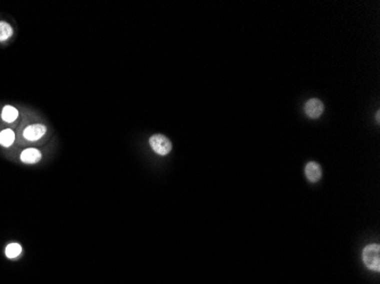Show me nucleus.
Instances as JSON below:
<instances>
[{
	"mask_svg": "<svg viewBox=\"0 0 380 284\" xmlns=\"http://www.w3.org/2000/svg\"><path fill=\"white\" fill-rule=\"evenodd\" d=\"M363 263L368 269L374 272L380 271V247L377 244L366 246L363 249Z\"/></svg>",
	"mask_w": 380,
	"mask_h": 284,
	"instance_id": "obj_1",
	"label": "nucleus"
},
{
	"mask_svg": "<svg viewBox=\"0 0 380 284\" xmlns=\"http://www.w3.org/2000/svg\"><path fill=\"white\" fill-rule=\"evenodd\" d=\"M152 149L160 156H166L172 150V142L163 134H154L150 139Z\"/></svg>",
	"mask_w": 380,
	"mask_h": 284,
	"instance_id": "obj_2",
	"label": "nucleus"
},
{
	"mask_svg": "<svg viewBox=\"0 0 380 284\" xmlns=\"http://www.w3.org/2000/svg\"><path fill=\"white\" fill-rule=\"evenodd\" d=\"M47 132V127L44 124H32L26 127L23 131V137L28 141H36L40 138H42Z\"/></svg>",
	"mask_w": 380,
	"mask_h": 284,
	"instance_id": "obj_3",
	"label": "nucleus"
},
{
	"mask_svg": "<svg viewBox=\"0 0 380 284\" xmlns=\"http://www.w3.org/2000/svg\"><path fill=\"white\" fill-rule=\"evenodd\" d=\"M41 159H42V155H41V152L38 149H36V148H28V149H24L20 155V160L23 164H26V165H33V164L39 163Z\"/></svg>",
	"mask_w": 380,
	"mask_h": 284,
	"instance_id": "obj_4",
	"label": "nucleus"
},
{
	"mask_svg": "<svg viewBox=\"0 0 380 284\" xmlns=\"http://www.w3.org/2000/svg\"><path fill=\"white\" fill-rule=\"evenodd\" d=\"M324 104L322 101L316 99V98H313V99H310L306 105H305V113H306L308 116L310 118H318L321 116V114L324 113Z\"/></svg>",
	"mask_w": 380,
	"mask_h": 284,
	"instance_id": "obj_5",
	"label": "nucleus"
},
{
	"mask_svg": "<svg viewBox=\"0 0 380 284\" xmlns=\"http://www.w3.org/2000/svg\"><path fill=\"white\" fill-rule=\"evenodd\" d=\"M322 175V171L321 167L318 163L316 162H310L306 164L305 166V176L306 179L312 183H316L319 182Z\"/></svg>",
	"mask_w": 380,
	"mask_h": 284,
	"instance_id": "obj_6",
	"label": "nucleus"
},
{
	"mask_svg": "<svg viewBox=\"0 0 380 284\" xmlns=\"http://www.w3.org/2000/svg\"><path fill=\"white\" fill-rule=\"evenodd\" d=\"M22 251V246L18 244V242H12V244L7 245L5 249V255L10 261H15V259H18L20 257Z\"/></svg>",
	"mask_w": 380,
	"mask_h": 284,
	"instance_id": "obj_7",
	"label": "nucleus"
},
{
	"mask_svg": "<svg viewBox=\"0 0 380 284\" xmlns=\"http://www.w3.org/2000/svg\"><path fill=\"white\" fill-rule=\"evenodd\" d=\"M15 141V133L13 130L6 129L0 132V145L5 148L12 147Z\"/></svg>",
	"mask_w": 380,
	"mask_h": 284,
	"instance_id": "obj_8",
	"label": "nucleus"
},
{
	"mask_svg": "<svg viewBox=\"0 0 380 284\" xmlns=\"http://www.w3.org/2000/svg\"><path fill=\"white\" fill-rule=\"evenodd\" d=\"M18 117V110L14 108L13 106H5L2 112V121L6 123H13Z\"/></svg>",
	"mask_w": 380,
	"mask_h": 284,
	"instance_id": "obj_9",
	"label": "nucleus"
},
{
	"mask_svg": "<svg viewBox=\"0 0 380 284\" xmlns=\"http://www.w3.org/2000/svg\"><path fill=\"white\" fill-rule=\"evenodd\" d=\"M13 35V27L6 22H0V41H6Z\"/></svg>",
	"mask_w": 380,
	"mask_h": 284,
	"instance_id": "obj_10",
	"label": "nucleus"
},
{
	"mask_svg": "<svg viewBox=\"0 0 380 284\" xmlns=\"http://www.w3.org/2000/svg\"><path fill=\"white\" fill-rule=\"evenodd\" d=\"M376 117H377V121L379 122V118H380V114H379V112H377V115H376Z\"/></svg>",
	"mask_w": 380,
	"mask_h": 284,
	"instance_id": "obj_11",
	"label": "nucleus"
}]
</instances>
